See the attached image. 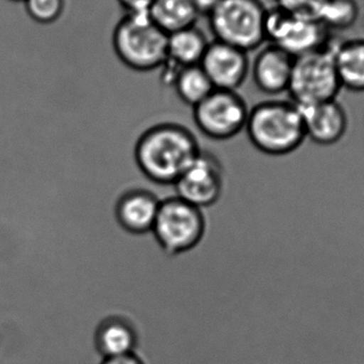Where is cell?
Listing matches in <instances>:
<instances>
[{
  "label": "cell",
  "instance_id": "obj_1",
  "mask_svg": "<svg viewBox=\"0 0 364 364\" xmlns=\"http://www.w3.org/2000/svg\"><path fill=\"white\" fill-rule=\"evenodd\" d=\"M201 149L192 132L175 123H162L139 138L134 158L141 172L155 183L174 186Z\"/></svg>",
  "mask_w": 364,
  "mask_h": 364
},
{
  "label": "cell",
  "instance_id": "obj_2",
  "mask_svg": "<svg viewBox=\"0 0 364 364\" xmlns=\"http://www.w3.org/2000/svg\"><path fill=\"white\" fill-rule=\"evenodd\" d=\"M245 130L250 143L269 156L289 155L307 139L299 109L284 100H267L255 106L248 113Z\"/></svg>",
  "mask_w": 364,
  "mask_h": 364
},
{
  "label": "cell",
  "instance_id": "obj_3",
  "mask_svg": "<svg viewBox=\"0 0 364 364\" xmlns=\"http://www.w3.org/2000/svg\"><path fill=\"white\" fill-rule=\"evenodd\" d=\"M168 38L149 13L125 14L113 30L112 47L124 65L136 72H151L168 60Z\"/></svg>",
  "mask_w": 364,
  "mask_h": 364
},
{
  "label": "cell",
  "instance_id": "obj_4",
  "mask_svg": "<svg viewBox=\"0 0 364 364\" xmlns=\"http://www.w3.org/2000/svg\"><path fill=\"white\" fill-rule=\"evenodd\" d=\"M267 11L261 0H223L207 17L216 41L250 53L265 44Z\"/></svg>",
  "mask_w": 364,
  "mask_h": 364
},
{
  "label": "cell",
  "instance_id": "obj_5",
  "mask_svg": "<svg viewBox=\"0 0 364 364\" xmlns=\"http://www.w3.org/2000/svg\"><path fill=\"white\" fill-rule=\"evenodd\" d=\"M333 47L331 44L295 58L288 89L293 104L305 107L337 100L342 85L336 70Z\"/></svg>",
  "mask_w": 364,
  "mask_h": 364
},
{
  "label": "cell",
  "instance_id": "obj_6",
  "mask_svg": "<svg viewBox=\"0 0 364 364\" xmlns=\"http://www.w3.org/2000/svg\"><path fill=\"white\" fill-rule=\"evenodd\" d=\"M205 232L203 210L176 195L161 200L151 233L164 252L186 254L200 243Z\"/></svg>",
  "mask_w": 364,
  "mask_h": 364
},
{
  "label": "cell",
  "instance_id": "obj_7",
  "mask_svg": "<svg viewBox=\"0 0 364 364\" xmlns=\"http://www.w3.org/2000/svg\"><path fill=\"white\" fill-rule=\"evenodd\" d=\"M265 43L294 58L331 45L329 31L318 19L297 16L276 6L267 8Z\"/></svg>",
  "mask_w": 364,
  "mask_h": 364
},
{
  "label": "cell",
  "instance_id": "obj_8",
  "mask_svg": "<svg viewBox=\"0 0 364 364\" xmlns=\"http://www.w3.org/2000/svg\"><path fill=\"white\" fill-rule=\"evenodd\" d=\"M247 105L237 91L214 89L193 108L195 125L212 140L226 141L245 130Z\"/></svg>",
  "mask_w": 364,
  "mask_h": 364
},
{
  "label": "cell",
  "instance_id": "obj_9",
  "mask_svg": "<svg viewBox=\"0 0 364 364\" xmlns=\"http://www.w3.org/2000/svg\"><path fill=\"white\" fill-rule=\"evenodd\" d=\"M222 164L209 151H201L174 183L176 196L199 209L211 207L224 191Z\"/></svg>",
  "mask_w": 364,
  "mask_h": 364
},
{
  "label": "cell",
  "instance_id": "obj_10",
  "mask_svg": "<svg viewBox=\"0 0 364 364\" xmlns=\"http://www.w3.org/2000/svg\"><path fill=\"white\" fill-rule=\"evenodd\" d=\"M199 65L214 89L237 91L250 73L248 53L220 41L209 43Z\"/></svg>",
  "mask_w": 364,
  "mask_h": 364
},
{
  "label": "cell",
  "instance_id": "obj_11",
  "mask_svg": "<svg viewBox=\"0 0 364 364\" xmlns=\"http://www.w3.org/2000/svg\"><path fill=\"white\" fill-rule=\"evenodd\" d=\"M294 59L279 47L265 43L250 63L255 85L267 95L288 92Z\"/></svg>",
  "mask_w": 364,
  "mask_h": 364
},
{
  "label": "cell",
  "instance_id": "obj_12",
  "mask_svg": "<svg viewBox=\"0 0 364 364\" xmlns=\"http://www.w3.org/2000/svg\"><path fill=\"white\" fill-rule=\"evenodd\" d=\"M297 108L303 119L306 138L316 144H336L348 130V115L337 100Z\"/></svg>",
  "mask_w": 364,
  "mask_h": 364
},
{
  "label": "cell",
  "instance_id": "obj_13",
  "mask_svg": "<svg viewBox=\"0 0 364 364\" xmlns=\"http://www.w3.org/2000/svg\"><path fill=\"white\" fill-rule=\"evenodd\" d=\"M160 203L157 195L145 188L126 191L115 203V218L126 232L146 235L153 230Z\"/></svg>",
  "mask_w": 364,
  "mask_h": 364
},
{
  "label": "cell",
  "instance_id": "obj_14",
  "mask_svg": "<svg viewBox=\"0 0 364 364\" xmlns=\"http://www.w3.org/2000/svg\"><path fill=\"white\" fill-rule=\"evenodd\" d=\"M95 348L106 358L134 354L138 333L129 321L121 316H110L98 325L95 331Z\"/></svg>",
  "mask_w": 364,
  "mask_h": 364
},
{
  "label": "cell",
  "instance_id": "obj_15",
  "mask_svg": "<svg viewBox=\"0 0 364 364\" xmlns=\"http://www.w3.org/2000/svg\"><path fill=\"white\" fill-rule=\"evenodd\" d=\"M333 60L342 87L364 92V38H352L335 45Z\"/></svg>",
  "mask_w": 364,
  "mask_h": 364
},
{
  "label": "cell",
  "instance_id": "obj_16",
  "mask_svg": "<svg viewBox=\"0 0 364 364\" xmlns=\"http://www.w3.org/2000/svg\"><path fill=\"white\" fill-rule=\"evenodd\" d=\"M205 32L197 27L186 28L170 34L168 38V60L178 68L198 65L209 46Z\"/></svg>",
  "mask_w": 364,
  "mask_h": 364
},
{
  "label": "cell",
  "instance_id": "obj_17",
  "mask_svg": "<svg viewBox=\"0 0 364 364\" xmlns=\"http://www.w3.org/2000/svg\"><path fill=\"white\" fill-rule=\"evenodd\" d=\"M149 15L168 36L196 26L201 16L192 0H155Z\"/></svg>",
  "mask_w": 364,
  "mask_h": 364
},
{
  "label": "cell",
  "instance_id": "obj_18",
  "mask_svg": "<svg viewBox=\"0 0 364 364\" xmlns=\"http://www.w3.org/2000/svg\"><path fill=\"white\" fill-rule=\"evenodd\" d=\"M172 87L182 102L192 108L203 102L214 90L213 85L199 64L181 68Z\"/></svg>",
  "mask_w": 364,
  "mask_h": 364
},
{
  "label": "cell",
  "instance_id": "obj_19",
  "mask_svg": "<svg viewBox=\"0 0 364 364\" xmlns=\"http://www.w3.org/2000/svg\"><path fill=\"white\" fill-rule=\"evenodd\" d=\"M356 0H328L318 15V21L328 30H348L359 16Z\"/></svg>",
  "mask_w": 364,
  "mask_h": 364
},
{
  "label": "cell",
  "instance_id": "obj_20",
  "mask_svg": "<svg viewBox=\"0 0 364 364\" xmlns=\"http://www.w3.org/2000/svg\"><path fill=\"white\" fill-rule=\"evenodd\" d=\"M30 16L38 23L57 21L65 8V0H23Z\"/></svg>",
  "mask_w": 364,
  "mask_h": 364
},
{
  "label": "cell",
  "instance_id": "obj_21",
  "mask_svg": "<svg viewBox=\"0 0 364 364\" xmlns=\"http://www.w3.org/2000/svg\"><path fill=\"white\" fill-rule=\"evenodd\" d=\"M275 6L297 16L318 19L328 0H274Z\"/></svg>",
  "mask_w": 364,
  "mask_h": 364
},
{
  "label": "cell",
  "instance_id": "obj_22",
  "mask_svg": "<svg viewBox=\"0 0 364 364\" xmlns=\"http://www.w3.org/2000/svg\"><path fill=\"white\" fill-rule=\"evenodd\" d=\"M126 14H143L149 13L155 0H117Z\"/></svg>",
  "mask_w": 364,
  "mask_h": 364
},
{
  "label": "cell",
  "instance_id": "obj_23",
  "mask_svg": "<svg viewBox=\"0 0 364 364\" xmlns=\"http://www.w3.org/2000/svg\"><path fill=\"white\" fill-rule=\"evenodd\" d=\"M100 364H145L142 359L134 353V354L125 355V356L113 357L106 358Z\"/></svg>",
  "mask_w": 364,
  "mask_h": 364
},
{
  "label": "cell",
  "instance_id": "obj_24",
  "mask_svg": "<svg viewBox=\"0 0 364 364\" xmlns=\"http://www.w3.org/2000/svg\"><path fill=\"white\" fill-rule=\"evenodd\" d=\"M200 15H208L223 1V0H192Z\"/></svg>",
  "mask_w": 364,
  "mask_h": 364
},
{
  "label": "cell",
  "instance_id": "obj_25",
  "mask_svg": "<svg viewBox=\"0 0 364 364\" xmlns=\"http://www.w3.org/2000/svg\"><path fill=\"white\" fill-rule=\"evenodd\" d=\"M19 1H23V0H19Z\"/></svg>",
  "mask_w": 364,
  "mask_h": 364
}]
</instances>
